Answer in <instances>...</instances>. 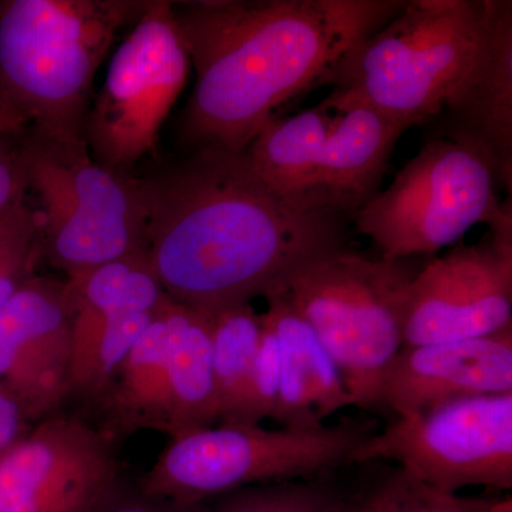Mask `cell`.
I'll list each match as a JSON object with an SVG mask.
<instances>
[{
    "label": "cell",
    "instance_id": "1",
    "mask_svg": "<svg viewBox=\"0 0 512 512\" xmlns=\"http://www.w3.org/2000/svg\"><path fill=\"white\" fill-rule=\"evenodd\" d=\"M141 187L148 262L165 295L191 308L269 298L313 262L349 249V218L296 210L247 151L191 150Z\"/></svg>",
    "mask_w": 512,
    "mask_h": 512
},
{
    "label": "cell",
    "instance_id": "2",
    "mask_svg": "<svg viewBox=\"0 0 512 512\" xmlns=\"http://www.w3.org/2000/svg\"><path fill=\"white\" fill-rule=\"evenodd\" d=\"M407 0L174 3L197 79L180 120L190 150L245 151L272 121L325 86L357 43Z\"/></svg>",
    "mask_w": 512,
    "mask_h": 512
},
{
    "label": "cell",
    "instance_id": "3",
    "mask_svg": "<svg viewBox=\"0 0 512 512\" xmlns=\"http://www.w3.org/2000/svg\"><path fill=\"white\" fill-rule=\"evenodd\" d=\"M153 0L0 2V97L57 140L82 138L93 84L120 29Z\"/></svg>",
    "mask_w": 512,
    "mask_h": 512
},
{
    "label": "cell",
    "instance_id": "4",
    "mask_svg": "<svg viewBox=\"0 0 512 512\" xmlns=\"http://www.w3.org/2000/svg\"><path fill=\"white\" fill-rule=\"evenodd\" d=\"M18 151L26 190L39 200L40 259L74 278L147 254L141 178L94 160L83 138L26 128Z\"/></svg>",
    "mask_w": 512,
    "mask_h": 512
},
{
    "label": "cell",
    "instance_id": "5",
    "mask_svg": "<svg viewBox=\"0 0 512 512\" xmlns=\"http://www.w3.org/2000/svg\"><path fill=\"white\" fill-rule=\"evenodd\" d=\"M483 0H407L330 72L333 99L355 101L409 130L426 126L466 69Z\"/></svg>",
    "mask_w": 512,
    "mask_h": 512
},
{
    "label": "cell",
    "instance_id": "6",
    "mask_svg": "<svg viewBox=\"0 0 512 512\" xmlns=\"http://www.w3.org/2000/svg\"><path fill=\"white\" fill-rule=\"evenodd\" d=\"M404 133L365 104L328 96L272 121L245 151L262 180L296 210L352 220L382 190Z\"/></svg>",
    "mask_w": 512,
    "mask_h": 512
},
{
    "label": "cell",
    "instance_id": "7",
    "mask_svg": "<svg viewBox=\"0 0 512 512\" xmlns=\"http://www.w3.org/2000/svg\"><path fill=\"white\" fill-rule=\"evenodd\" d=\"M420 258L370 259L346 249L313 262L282 291L315 330L359 409L382 410Z\"/></svg>",
    "mask_w": 512,
    "mask_h": 512
},
{
    "label": "cell",
    "instance_id": "8",
    "mask_svg": "<svg viewBox=\"0 0 512 512\" xmlns=\"http://www.w3.org/2000/svg\"><path fill=\"white\" fill-rule=\"evenodd\" d=\"M379 431L376 419H343L316 429L265 430L218 423L171 437L140 481L151 497L205 504L251 485L329 476Z\"/></svg>",
    "mask_w": 512,
    "mask_h": 512
},
{
    "label": "cell",
    "instance_id": "9",
    "mask_svg": "<svg viewBox=\"0 0 512 512\" xmlns=\"http://www.w3.org/2000/svg\"><path fill=\"white\" fill-rule=\"evenodd\" d=\"M483 158L448 140H426L373 200L353 215L384 258L430 256L456 244L474 225L497 220L504 202Z\"/></svg>",
    "mask_w": 512,
    "mask_h": 512
},
{
    "label": "cell",
    "instance_id": "10",
    "mask_svg": "<svg viewBox=\"0 0 512 512\" xmlns=\"http://www.w3.org/2000/svg\"><path fill=\"white\" fill-rule=\"evenodd\" d=\"M190 70L174 3L153 0L111 57L84 119L82 138L94 160L128 170L154 153Z\"/></svg>",
    "mask_w": 512,
    "mask_h": 512
},
{
    "label": "cell",
    "instance_id": "11",
    "mask_svg": "<svg viewBox=\"0 0 512 512\" xmlns=\"http://www.w3.org/2000/svg\"><path fill=\"white\" fill-rule=\"evenodd\" d=\"M377 461H394L444 493L466 487L510 491L512 392L467 397L396 417L352 458V464Z\"/></svg>",
    "mask_w": 512,
    "mask_h": 512
},
{
    "label": "cell",
    "instance_id": "12",
    "mask_svg": "<svg viewBox=\"0 0 512 512\" xmlns=\"http://www.w3.org/2000/svg\"><path fill=\"white\" fill-rule=\"evenodd\" d=\"M512 326V201H504L487 237L429 259L413 279L404 346L493 335Z\"/></svg>",
    "mask_w": 512,
    "mask_h": 512
},
{
    "label": "cell",
    "instance_id": "13",
    "mask_svg": "<svg viewBox=\"0 0 512 512\" xmlns=\"http://www.w3.org/2000/svg\"><path fill=\"white\" fill-rule=\"evenodd\" d=\"M111 444L82 417L37 421L0 456V512H99L119 485Z\"/></svg>",
    "mask_w": 512,
    "mask_h": 512
},
{
    "label": "cell",
    "instance_id": "14",
    "mask_svg": "<svg viewBox=\"0 0 512 512\" xmlns=\"http://www.w3.org/2000/svg\"><path fill=\"white\" fill-rule=\"evenodd\" d=\"M427 140H448L483 158L497 185L512 190V2L483 0L473 55L426 126Z\"/></svg>",
    "mask_w": 512,
    "mask_h": 512
},
{
    "label": "cell",
    "instance_id": "15",
    "mask_svg": "<svg viewBox=\"0 0 512 512\" xmlns=\"http://www.w3.org/2000/svg\"><path fill=\"white\" fill-rule=\"evenodd\" d=\"M70 365L66 282L32 275L0 308V392L36 424L69 397Z\"/></svg>",
    "mask_w": 512,
    "mask_h": 512
},
{
    "label": "cell",
    "instance_id": "16",
    "mask_svg": "<svg viewBox=\"0 0 512 512\" xmlns=\"http://www.w3.org/2000/svg\"><path fill=\"white\" fill-rule=\"evenodd\" d=\"M512 392V326L493 335L403 346L382 393V409L413 416L440 404Z\"/></svg>",
    "mask_w": 512,
    "mask_h": 512
},
{
    "label": "cell",
    "instance_id": "17",
    "mask_svg": "<svg viewBox=\"0 0 512 512\" xmlns=\"http://www.w3.org/2000/svg\"><path fill=\"white\" fill-rule=\"evenodd\" d=\"M262 318L274 332L279 355V396L272 420L286 429H316L353 406L338 366L315 330L284 292L266 298Z\"/></svg>",
    "mask_w": 512,
    "mask_h": 512
},
{
    "label": "cell",
    "instance_id": "18",
    "mask_svg": "<svg viewBox=\"0 0 512 512\" xmlns=\"http://www.w3.org/2000/svg\"><path fill=\"white\" fill-rule=\"evenodd\" d=\"M64 282L72 315L70 397L101 335L131 313L156 311L165 292L147 254L110 262Z\"/></svg>",
    "mask_w": 512,
    "mask_h": 512
},
{
    "label": "cell",
    "instance_id": "19",
    "mask_svg": "<svg viewBox=\"0 0 512 512\" xmlns=\"http://www.w3.org/2000/svg\"><path fill=\"white\" fill-rule=\"evenodd\" d=\"M163 303L97 397L106 416L100 430L111 441L143 430L173 434Z\"/></svg>",
    "mask_w": 512,
    "mask_h": 512
},
{
    "label": "cell",
    "instance_id": "20",
    "mask_svg": "<svg viewBox=\"0 0 512 512\" xmlns=\"http://www.w3.org/2000/svg\"><path fill=\"white\" fill-rule=\"evenodd\" d=\"M173 434L207 429L220 420L214 365L211 313L181 305L165 295L163 303Z\"/></svg>",
    "mask_w": 512,
    "mask_h": 512
},
{
    "label": "cell",
    "instance_id": "21",
    "mask_svg": "<svg viewBox=\"0 0 512 512\" xmlns=\"http://www.w3.org/2000/svg\"><path fill=\"white\" fill-rule=\"evenodd\" d=\"M210 313L212 365L220 409L218 423L242 424L261 343L262 318L251 303H237Z\"/></svg>",
    "mask_w": 512,
    "mask_h": 512
},
{
    "label": "cell",
    "instance_id": "22",
    "mask_svg": "<svg viewBox=\"0 0 512 512\" xmlns=\"http://www.w3.org/2000/svg\"><path fill=\"white\" fill-rule=\"evenodd\" d=\"M348 512H511V498L444 493L394 467L379 473L359 494L350 495Z\"/></svg>",
    "mask_w": 512,
    "mask_h": 512
},
{
    "label": "cell",
    "instance_id": "23",
    "mask_svg": "<svg viewBox=\"0 0 512 512\" xmlns=\"http://www.w3.org/2000/svg\"><path fill=\"white\" fill-rule=\"evenodd\" d=\"M332 476L251 485L215 498L208 512H348L350 495Z\"/></svg>",
    "mask_w": 512,
    "mask_h": 512
},
{
    "label": "cell",
    "instance_id": "24",
    "mask_svg": "<svg viewBox=\"0 0 512 512\" xmlns=\"http://www.w3.org/2000/svg\"><path fill=\"white\" fill-rule=\"evenodd\" d=\"M39 220L28 195L0 210V308L35 275Z\"/></svg>",
    "mask_w": 512,
    "mask_h": 512
},
{
    "label": "cell",
    "instance_id": "25",
    "mask_svg": "<svg viewBox=\"0 0 512 512\" xmlns=\"http://www.w3.org/2000/svg\"><path fill=\"white\" fill-rule=\"evenodd\" d=\"M262 318V315H261ZM279 396V355L274 332L262 318V336L256 355L242 424L272 419Z\"/></svg>",
    "mask_w": 512,
    "mask_h": 512
},
{
    "label": "cell",
    "instance_id": "26",
    "mask_svg": "<svg viewBox=\"0 0 512 512\" xmlns=\"http://www.w3.org/2000/svg\"><path fill=\"white\" fill-rule=\"evenodd\" d=\"M99 512H208V503L180 504L151 497L138 491H128L120 483L101 505Z\"/></svg>",
    "mask_w": 512,
    "mask_h": 512
},
{
    "label": "cell",
    "instance_id": "27",
    "mask_svg": "<svg viewBox=\"0 0 512 512\" xmlns=\"http://www.w3.org/2000/svg\"><path fill=\"white\" fill-rule=\"evenodd\" d=\"M18 137L0 134V210L28 195L20 167Z\"/></svg>",
    "mask_w": 512,
    "mask_h": 512
},
{
    "label": "cell",
    "instance_id": "28",
    "mask_svg": "<svg viewBox=\"0 0 512 512\" xmlns=\"http://www.w3.org/2000/svg\"><path fill=\"white\" fill-rule=\"evenodd\" d=\"M30 429V423L12 397L0 392V456Z\"/></svg>",
    "mask_w": 512,
    "mask_h": 512
},
{
    "label": "cell",
    "instance_id": "29",
    "mask_svg": "<svg viewBox=\"0 0 512 512\" xmlns=\"http://www.w3.org/2000/svg\"><path fill=\"white\" fill-rule=\"evenodd\" d=\"M29 127V121L12 104L0 97V134L20 136Z\"/></svg>",
    "mask_w": 512,
    "mask_h": 512
}]
</instances>
